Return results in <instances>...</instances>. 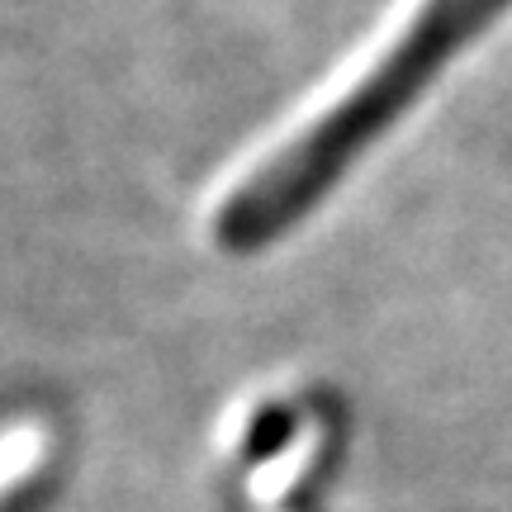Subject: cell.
<instances>
[{
	"label": "cell",
	"mask_w": 512,
	"mask_h": 512,
	"mask_svg": "<svg viewBox=\"0 0 512 512\" xmlns=\"http://www.w3.org/2000/svg\"><path fill=\"white\" fill-rule=\"evenodd\" d=\"M508 5L512 0H422L361 81H351L328 110L313 114L290 143L261 157L252 176L223 195L214 242L233 256H252L294 233Z\"/></svg>",
	"instance_id": "cell-1"
}]
</instances>
